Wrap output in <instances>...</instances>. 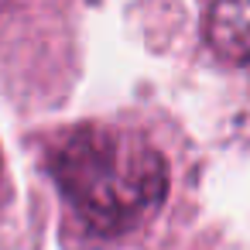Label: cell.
<instances>
[{
  "label": "cell",
  "instance_id": "1",
  "mask_svg": "<svg viewBox=\"0 0 250 250\" xmlns=\"http://www.w3.org/2000/svg\"><path fill=\"white\" fill-rule=\"evenodd\" d=\"M45 171L76 250L151 240L195 185V151L158 110H124L69 124L45 141Z\"/></svg>",
  "mask_w": 250,
  "mask_h": 250
},
{
  "label": "cell",
  "instance_id": "2",
  "mask_svg": "<svg viewBox=\"0 0 250 250\" xmlns=\"http://www.w3.org/2000/svg\"><path fill=\"white\" fill-rule=\"evenodd\" d=\"M199 42L216 69L250 79V0H199Z\"/></svg>",
  "mask_w": 250,
  "mask_h": 250
}]
</instances>
